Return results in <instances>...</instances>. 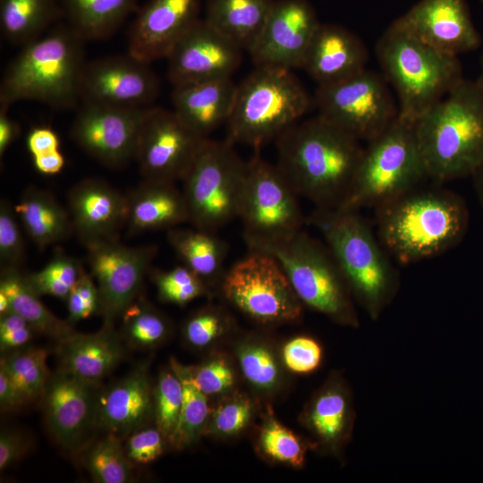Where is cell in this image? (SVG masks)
<instances>
[{"label":"cell","mask_w":483,"mask_h":483,"mask_svg":"<svg viewBox=\"0 0 483 483\" xmlns=\"http://www.w3.org/2000/svg\"><path fill=\"white\" fill-rule=\"evenodd\" d=\"M275 140L276 165L299 197L316 208L343 206L362 152L360 140L318 114L298 122Z\"/></svg>","instance_id":"1"},{"label":"cell","mask_w":483,"mask_h":483,"mask_svg":"<svg viewBox=\"0 0 483 483\" xmlns=\"http://www.w3.org/2000/svg\"><path fill=\"white\" fill-rule=\"evenodd\" d=\"M375 210L376 233L390 257L402 265L453 249L469 229L465 199L439 186L421 185Z\"/></svg>","instance_id":"2"},{"label":"cell","mask_w":483,"mask_h":483,"mask_svg":"<svg viewBox=\"0 0 483 483\" xmlns=\"http://www.w3.org/2000/svg\"><path fill=\"white\" fill-rule=\"evenodd\" d=\"M429 181L472 176L483 163V90L463 79L414 123Z\"/></svg>","instance_id":"3"},{"label":"cell","mask_w":483,"mask_h":483,"mask_svg":"<svg viewBox=\"0 0 483 483\" xmlns=\"http://www.w3.org/2000/svg\"><path fill=\"white\" fill-rule=\"evenodd\" d=\"M83 40L66 22L23 46L5 69L0 108L34 100L56 110L74 108L86 64Z\"/></svg>","instance_id":"4"},{"label":"cell","mask_w":483,"mask_h":483,"mask_svg":"<svg viewBox=\"0 0 483 483\" xmlns=\"http://www.w3.org/2000/svg\"><path fill=\"white\" fill-rule=\"evenodd\" d=\"M309 222L321 233L346 283L372 319L394 300L400 284L392 258L360 214L345 208H316Z\"/></svg>","instance_id":"5"},{"label":"cell","mask_w":483,"mask_h":483,"mask_svg":"<svg viewBox=\"0 0 483 483\" xmlns=\"http://www.w3.org/2000/svg\"><path fill=\"white\" fill-rule=\"evenodd\" d=\"M376 56L396 95L398 117L411 123L464 79L458 56L429 47L394 22L377 40Z\"/></svg>","instance_id":"6"},{"label":"cell","mask_w":483,"mask_h":483,"mask_svg":"<svg viewBox=\"0 0 483 483\" xmlns=\"http://www.w3.org/2000/svg\"><path fill=\"white\" fill-rule=\"evenodd\" d=\"M312 103L292 71L255 66L236 86L226 140L258 149L300 122Z\"/></svg>","instance_id":"7"},{"label":"cell","mask_w":483,"mask_h":483,"mask_svg":"<svg viewBox=\"0 0 483 483\" xmlns=\"http://www.w3.org/2000/svg\"><path fill=\"white\" fill-rule=\"evenodd\" d=\"M429 181L414 124L399 117L367 141L349 194L340 208L378 207Z\"/></svg>","instance_id":"8"},{"label":"cell","mask_w":483,"mask_h":483,"mask_svg":"<svg viewBox=\"0 0 483 483\" xmlns=\"http://www.w3.org/2000/svg\"><path fill=\"white\" fill-rule=\"evenodd\" d=\"M247 246L276 260L303 305L338 323L359 326L352 292L326 244L301 230L286 238Z\"/></svg>","instance_id":"9"},{"label":"cell","mask_w":483,"mask_h":483,"mask_svg":"<svg viewBox=\"0 0 483 483\" xmlns=\"http://www.w3.org/2000/svg\"><path fill=\"white\" fill-rule=\"evenodd\" d=\"M247 161L227 140L208 138L182 180L189 222L211 232L239 217Z\"/></svg>","instance_id":"10"},{"label":"cell","mask_w":483,"mask_h":483,"mask_svg":"<svg viewBox=\"0 0 483 483\" xmlns=\"http://www.w3.org/2000/svg\"><path fill=\"white\" fill-rule=\"evenodd\" d=\"M313 104L320 117L366 142L399 114L397 100L384 75L368 69L339 82L318 86Z\"/></svg>","instance_id":"11"},{"label":"cell","mask_w":483,"mask_h":483,"mask_svg":"<svg viewBox=\"0 0 483 483\" xmlns=\"http://www.w3.org/2000/svg\"><path fill=\"white\" fill-rule=\"evenodd\" d=\"M298 194L276 165L258 153L247 161L239 213L246 244L280 240L301 230Z\"/></svg>","instance_id":"12"},{"label":"cell","mask_w":483,"mask_h":483,"mask_svg":"<svg viewBox=\"0 0 483 483\" xmlns=\"http://www.w3.org/2000/svg\"><path fill=\"white\" fill-rule=\"evenodd\" d=\"M225 271L224 297L242 312L262 323L296 321L303 304L280 265L270 255L255 250Z\"/></svg>","instance_id":"13"},{"label":"cell","mask_w":483,"mask_h":483,"mask_svg":"<svg viewBox=\"0 0 483 483\" xmlns=\"http://www.w3.org/2000/svg\"><path fill=\"white\" fill-rule=\"evenodd\" d=\"M85 247L90 275L99 292L100 315L104 323L114 324L140 295L158 248L155 244L130 247L119 239Z\"/></svg>","instance_id":"14"},{"label":"cell","mask_w":483,"mask_h":483,"mask_svg":"<svg viewBox=\"0 0 483 483\" xmlns=\"http://www.w3.org/2000/svg\"><path fill=\"white\" fill-rule=\"evenodd\" d=\"M173 110L150 106L140 130L135 159L143 179L182 181L203 143Z\"/></svg>","instance_id":"15"},{"label":"cell","mask_w":483,"mask_h":483,"mask_svg":"<svg viewBox=\"0 0 483 483\" xmlns=\"http://www.w3.org/2000/svg\"><path fill=\"white\" fill-rule=\"evenodd\" d=\"M159 92L151 64L129 53L87 61L80 83V103L121 108H148Z\"/></svg>","instance_id":"16"},{"label":"cell","mask_w":483,"mask_h":483,"mask_svg":"<svg viewBox=\"0 0 483 483\" xmlns=\"http://www.w3.org/2000/svg\"><path fill=\"white\" fill-rule=\"evenodd\" d=\"M147 109L81 103L72 124V138L104 165L123 168L135 159Z\"/></svg>","instance_id":"17"},{"label":"cell","mask_w":483,"mask_h":483,"mask_svg":"<svg viewBox=\"0 0 483 483\" xmlns=\"http://www.w3.org/2000/svg\"><path fill=\"white\" fill-rule=\"evenodd\" d=\"M100 387L60 369L51 372L41 397L48 431L65 450L82 451L97 428Z\"/></svg>","instance_id":"18"},{"label":"cell","mask_w":483,"mask_h":483,"mask_svg":"<svg viewBox=\"0 0 483 483\" xmlns=\"http://www.w3.org/2000/svg\"><path fill=\"white\" fill-rule=\"evenodd\" d=\"M319 25L316 11L307 0H275L258 39L248 53L255 66L301 69Z\"/></svg>","instance_id":"19"},{"label":"cell","mask_w":483,"mask_h":483,"mask_svg":"<svg viewBox=\"0 0 483 483\" xmlns=\"http://www.w3.org/2000/svg\"><path fill=\"white\" fill-rule=\"evenodd\" d=\"M242 49L199 19L167 56L173 86L232 78L242 60Z\"/></svg>","instance_id":"20"},{"label":"cell","mask_w":483,"mask_h":483,"mask_svg":"<svg viewBox=\"0 0 483 483\" xmlns=\"http://www.w3.org/2000/svg\"><path fill=\"white\" fill-rule=\"evenodd\" d=\"M394 22L421 42L450 55L474 51L481 44L465 0H419Z\"/></svg>","instance_id":"21"},{"label":"cell","mask_w":483,"mask_h":483,"mask_svg":"<svg viewBox=\"0 0 483 483\" xmlns=\"http://www.w3.org/2000/svg\"><path fill=\"white\" fill-rule=\"evenodd\" d=\"M201 0H148L129 31L128 53L151 64L167 58L200 19Z\"/></svg>","instance_id":"22"},{"label":"cell","mask_w":483,"mask_h":483,"mask_svg":"<svg viewBox=\"0 0 483 483\" xmlns=\"http://www.w3.org/2000/svg\"><path fill=\"white\" fill-rule=\"evenodd\" d=\"M67 202L73 232L84 246L119 239L126 224V197L110 183L85 178L70 189Z\"/></svg>","instance_id":"23"},{"label":"cell","mask_w":483,"mask_h":483,"mask_svg":"<svg viewBox=\"0 0 483 483\" xmlns=\"http://www.w3.org/2000/svg\"><path fill=\"white\" fill-rule=\"evenodd\" d=\"M154 419V388L146 364H139L127 375L100 390L97 428L126 437L149 425Z\"/></svg>","instance_id":"24"},{"label":"cell","mask_w":483,"mask_h":483,"mask_svg":"<svg viewBox=\"0 0 483 483\" xmlns=\"http://www.w3.org/2000/svg\"><path fill=\"white\" fill-rule=\"evenodd\" d=\"M368 56L366 46L354 33L340 25L320 23L301 69L318 86L329 85L367 69Z\"/></svg>","instance_id":"25"},{"label":"cell","mask_w":483,"mask_h":483,"mask_svg":"<svg viewBox=\"0 0 483 483\" xmlns=\"http://www.w3.org/2000/svg\"><path fill=\"white\" fill-rule=\"evenodd\" d=\"M56 343L58 369L97 385L124 356L123 340L111 323L96 333L75 332Z\"/></svg>","instance_id":"26"},{"label":"cell","mask_w":483,"mask_h":483,"mask_svg":"<svg viewBox=\"0 0 483 483\" xmlns=\"http://www.w3.org/2000/svg\"><path fill=\"white\" fill-rule=\"evenodd\" d=\"M236 86L232 78L174 86L173 111L195 133L208 138L228 121Z\"/></svg>","instance_id":"27"},{"label":"cell","mask_w":483,"mask_h":483,"mask_svg":"<svg viewBox=\"0 0 483 483\" xmlns=\"http://www.w3.org/2000/svg\"><path fill=\"white\" fill-rule=\"evenodd\" d=\"M175 182L143 179L126 195V224L131 235L170 230L189 221L182 191Z\"/></svg>","instance_id":"28"},{"label":"cell","mask_w":483,"mask_h":483,"mask_svg":"<svg viewBox=\"0 0 483 483\" xmlns=\"http://www.w3.org/2000/svg\"><path fill=\"white\" fill-rule=\"evenodd\" d=\"M14 208L27 235L41 250L74 233L69 211L49 191L26 188Z\"/></svg>","instance_id":"29"},{"label":"cell","mask_w":483,"mask_h":483,"mask_svg":"<svg viewBox=\"0 0 483 483\" xmlns=\"http://www.w3.org/2000/svg\"><path fill=\"white\" fill-rule=\"evenodd\" d=\"M306 419L323 446L335 451L344 443L352 430L353 410L350 393L340 378H332L315 395Z\"/></svg>","instance_id":"30"},{"label":"cell","mask_w":483,"mask_h":483,"mask_svg":"<svg viewBox=\"0 0 483 483\" xmlns=\"http://www.w3.org/2000/svg\"><path fill=\"white\" fill-rule=\"evenodd\" d=\"M275 0H207L204 21L243 51L258 39Z\"/></svg>","instance_id":"31"},{"label":"cell","mask_w":483,"mask_h":483,"mask_svg":"<svg viewBox=\"0 0 483 483\" xmlns=\"http://www.w3.org/2000/svg\"><path fill=\"white\" fill-rule=\"evenodd\" d=\"M166 239L182 262L209 287L221 283L228 245L216 232L174 227L167 230Z\"/></svg>","instance_id":"32"},{"label":"cell","mask_w":483,"mask_h":483,"mask_svg":"<svg viewBox=\"0 0 483 483\" xmlns=\"http://www.w3.org/2000/svg\"><path fill=\"white\" fill-rule=\"evenodd\" d=\"M0 292L12 310L27 320L38 334L62 340L75 333L74 326L54 315L40 301L21 268L2 267Z\"/></svg>","instance_id":"33"},{"label":"cell","mask_w":483,"mask_h":483,"mask_svg":"<svg viewBox=\"0 0 483 483\" xmlns=\"http://www.w3.org/2000/svg\"><path fill=\"white\" fill-rule=\"evenodd\" d=\"M137 4L138 0H61L65 22L85 41L113 36Z\"/></svg>","instance_id":"34"},{"label":"cell","mask_w":483,"mask_h":483,"mask_svg":"<svg viewBox=\"0 0 483 483\" xmlns=\"http://www.w3.org/2000/svg\"><path fill=\"white\" fill-rule=\"evenodd\" d=\"M59 16L61 0H0L1 33L13 45L40 38Z\"/></svg>","instance_id":"35"},{"label":"cell","mask_w":483,"mask_h":483,"mask_svg":"<svg viewBox=\"0 0 483 483\" xmlns=\"http://www.w3.org/2000/svg\"><path fill=\"white\" fill-rule=\"evenodd\" d=\"M48 351L41 347H25L3 352L0 359L2 368L28 402L41 400L51 375L47 360Z\"/></svg>","instance_id":"36"},{"label":"cell","mask_w":483,"mask_h":483,"mask_svg":"<svg viewBox=\"0 0 483 483\" xmlns=\"http://www.w3.org/2000/svg\"><path fill=\"white\" fill-rule=\"evenodd\" d=\"M120 335L129 346L138 350L154 348L170 332L168 319L140 294L123 311Z\"/></svg>","instance_id":"37"},{"label":"cell","mask_w":483,"mask_h":483,"mask_svg":"<svg viewBox=\"0 0 483 483\" xmlns=\"http://www.w3.org/2000/svg\"><path fill=\"white\" fill-rule=\"evenodd\" d=\"M85 466L97 483H126L132 479V463L127 458L123 438L112 433L91 440L83 449Z\"/></svg>","instance_id":"38"},{"label":"cell","mask_w":483,"mask_h":483,"mask_svg":"<svg viewBox=\"0 0 483 483\" xmlns=\"http://www.w3.org/2000/svg\"><path fill=\"white\" fill-rule=\"evenodd\" d=\"M171 368L180 377L183 386V402L173 445L183 447L193 443L205 428L209 407L207 395L191 379L188 367L172 360Z\"/></svg>","instance_id":"39"},{"label":"cell","mask_w":483,"mask_h":483,"mask_svg":"<svg viewBox=\"0 0 483 483\" xmlns=\"http://www.w3.org/2000/svg\"><path fill=\"white\" fill-rule=\"evenodd\" d=\"M83 268L78 258L58 250L42 269L26 275L39 296L50 295L66 301Z\"/></svg>","instance_id":"40"},{"label":"cell","mask_w":483,"mask_h":483,"mask_svg":"<svg viewBox=\"0 0 483 483\" xmlns=\"http://www.w3.org/2000/svg\"><path fill=\"white\" fill-rule=\"evenodd\" d=\"M183 402V386L171 368L160 373L154 389L155 425L173 443Z\"/></svg>","instance_id":"41"},{"label":"cell","mask_w":483,"mask_h":483,"mask_svg":"<svg viewBox=\"0 0 483 483\" xmlns=\"http://www.w3.org/2000/svg\"><path fill=\"white\" fill-rule=\"evenodd\" d=\"M148 276L165 302L185 305L208 292V285L184 265L170 270L151 267Z\"/></svg>","instance_id":"42"},{"label":"cell","mask_w":483,"mask_h":483,"mask_svg":"<svg viewBox=\"0 0 483 483\" xmlns=\"http://www.w3.org/2000/svg\"><path fill=\"white\" fill-rule=\"evenodd\" d=\"M259 444L263 452L270 458L301 467L305 460V447L290 429L275 419H268L264 425Z\"/></svg>","instance_id":"43"},{"label":"cell","mask_w":483,"mask_h":483,"mask_svg":"<svg viewBox=\"0 0 483 483\" xmlns=\"http://www.w3.org/2000/svg\"><path fill=\"white\" fill-rule=\"evenodd\" d=\"M238 359L242 374L256 387L270 390L278 383V365L266 346L245 344L238 350Z\"/></svg>","instance_id":"44"},{"label":"cell","mask_w":483,"mask_h":483,"mask_svg":"<svg viewBox=\"0 0 483 483\" xmlns=\"http://www.w3.org/2000/svg\"><path fill=\"white\" fill-rule=\"evenodd\" d=\"M14 205L0 202V264L2 267L21 268L25 262V242Z\"/></svg>","instance_id":"45"},{"label":"cell","mask_w":483,"mask_h":483,"mask_svg":"<svg viewBox=\"0 0 483 483\" xmlns=\"http://www.w3.org/2000/svg\"><path fill=\"white\" fill-rule=\"evenodd\" d=\"M230 326L228 316L220 309L208 306L191 314L185 321L182 333L192 346L202 348L214 342Z\"/></svg>","instance_id":"46"},{"label":"cell","mask_w":483,"mask_h":483,"mask_svg":"<svg viewBox=\"0 0 483 483\" xmlns=\"http://www.w3.org/2000/svg\"><path fill=\"white\" fill-rule=\"evenodd\" d=\"M67 321L74 326L92 315L100 314L101 304L97 284L83 268L67 300Z\"/></svg>","instance_id":"47"},{"label":"cell","mask_w":483,"mask_h":483,"mask_svg":"<svg viewBox=\"0 0 483 483\" xmlns=\"http://www.w3.org/2000/svg\"><path fill=\"white\" fill-rule=\"evenodd\" d=\"M165 441V436L156 425H148L131 432L123 444L132 464H148L163 453Z\"/></svg>","instance_id":"48"},{"label":"cell","mask_w":483,"mask_h":483,"mask_svg":"<svg viewBox=\"0 0 483 483\" xmlns=\"http://www.w3.org/2000/svg\"><path fill=\"white\" fill-rule=\"evenodd\" d=\"M252 414L250 399L238 396L222 402L214 411L209 419V430L213 433L230 436L243 429Z\"/></svg>","instance_id":"49"},{"label":"cell","mask_w":483,"mask_h":483,"mask_svg":"<svg viewBox=\"0 0 483 483\" xmlns=\"http://www.w3.org/2000/svg\"><path fill=\"white\" fill-rule=\"evenodd\" d=\"M322 358L321 345L309 336L294 337L283 348L284 365L294 373L307 374L315 371L320 366Z\"/></svg>","instance_id":"50"},{"label":"cell","mask_w":483,"mask_h":483,"mask_svg":"<svg viewBox=\"0 0 483 483\" xmlns=\"http://www.w3.org/2000/svg\"><path fill=\"white\" fill-rule=\"evenodd\" d=\"M188 369L192 381L206 395L223 393L234 383L233 369L224 359H214Z\"/></svg>","instance_id":"51"},{"label":"cell","mask_w":483,"mask_h":483,"mask_svg":"<svg viewBox=\"0 0 483 483\" xmlns=\"http://www.w3.org/2000/svg\"><path fill=\"white\" fill-rule=\"evenodd\" d=\"M35 334L32 326L17 313L8 310L0 314L1 353L29 345Z\"/></svg>","instance_id":"52"},{"label":"cell","mask_w":483,"mask_h":483,"mask_svg":"<svg viewBox=\"0 0 483 483\" xmlns=\"http://www.w3.org/2000/svg\"><path fill=\"white\" fill-rule=\"evenodd\" d=\"M28 450L25 436L16 429L2 428L0 432V470L15 464Z\"/></svg>","instance_id":"53"},{"label":"cell","mask_w":483,"mask_h":483,"mask_svg":"<svg viewBox=\"0 0 483 483\" xmlns=\"http://www.w3.org/2000/svg\"><path fill=\"white\" fill-rule=\"evenodd\" d=\"M27 148L33 157L59 150L60 140L50 127H33L27 136Z\"/></svg>","instance_id":"54"},{"label":"cell","mask_w":483,"mask_h":483,"mask_svg":"<svg viewBox=\"0 0 483 483\" xmlns=\"http://www.w3.org/2000/svg\"><path fill=\"white\" fill-rule=\"evenodd\" d=\"M28 403L20 389L6 372L0 368V408L2 411H13Z\"/></svg>","instance_id":"55"},{"label":"cell","mask_w":483,"mask_h":483,"mask_svg":"<svg viewBox=\"0 0 483 483\" xmlns=\"http://www.w3.org/2000/svg\"><path fill=\"white\" fill-rule=\"evenodd\" d=\"M21 125L8 115V109L0 108V157L19 138Z\"/></svg>","instance_id":"56"},{"label":"cell","mask_w":483,"mask_h":483,"mask_svg":"<svg viewBox=\"0 0 483 483\" xmlns=\"http://www.w3.org/2000/svg\"><path fill=\"white\" fill-rule=\"evenodd\" d=\"M32 158L35 168L45 175H54L60 173L65 164L64 157L59 150L38 155Z\"/></svg>","instance_id":"57"},{"label":"cell","mask_w":483,"mask_h":483,"mask_svg":"<svg viewBox=\"0 0 483 483\" xmlns=\"http://www.w3.org/2000/svg\"><path fill=\"white\" fill-rule=\"evenodd\" d=\"M471 177L473 179L478 200L483 208V163L479 166Z\"/></svg>","instance_id":"58"},{"label":"cell","mask_w":483,"mask_h":483,"mask_svg":"<svg viewBox=\"0 0 483 483\" xmlns=\"http://www.w3.org/2000/svg\"><path fill=\"white\" fill-rule=\"evenodd\" d=\"M480 74L477 80V82L479 83V85L480 86V88L482 89L483 90V53H482V55H481V60H480Z\"/></svg>","instance_id":"59"},{"label":"cell","mask_w":483,"mask_h":483,"mask_svg":"<svg viewBox=\"0 0 483 483\" xmlns=\"http://www.w3.org/2000/svg\"><path fill=\"white\" fill-rule=\"evenodd\" d=\"M481 2L483 3V0H481Z\"/></svg>","instance_id":"60"}]
</instances>
